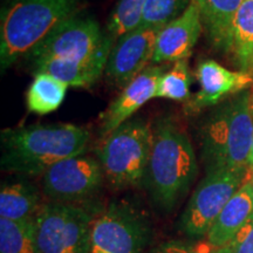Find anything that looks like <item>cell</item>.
Returning a JSON list of instances; mask_svg holds the SVG:
<instances>
[{"label": "cell", "instance_id": "7c38bea8", "mask_svg": "<svg viewBox=\"0 0 253 253\" xmlns=\"http://www.w3.org/2000/svg\"><path fill=\"white\" fill-rule=\"evenodd\" d=\"M196 79L199 88L186 104V110L189 113L216 106L230 95H237L248 90L253 82V77L250 72L230 71L211 59L202 60L198 63Z\"/></svg>", "mask_w": 253, "mask_h": 253}, {"label": "cell", "instance_id": "603a6c76", "mask_svg": "<svg viewBox=\"0 0 253 253\" xmlns=\"http://www.w3.org/2000/svg\"><path fill=\"white\" fill-rule=\"evenodd\" d=\"M147 0H119L107 21L108 36L118 40L141 24L142 9Z\"/></svg>", "mask_w": 253, "mask_h": 253}, {"label": "cell", "instance_id": "4fadbf2b", "mask_svg": "<svg viewBox=\"0 0 253 253\" xmlns=\"http://www.w3.org/2000/svg\"><path fill=\"white\" fill-rule=\"evenodd\" d=\"M203 31L201 12L195 0L178 18L161 28L153 62H177L188 60Z\"/></svg>", "mask_w": 253, "mask_h": 253}, {"label": "cell", "instance_id": "ffe728a7", "mask_svg": "<svg viewBox=\"0 0 253 253\" xmlns=\"http://www.w3.org/2000/svg\"><path fill=\"white\" fill-rule=\"evenodd\" d=\"M68 84L52 75L40 73L34 79L26 93V104L31 113L46 115L61 106L67 93Z\"/></svg>", "mask_w": 253, "mask_h": 253}, {"label": "cell", "instance_id": "2e32d148", "mask_svg": "<svg viewBox=\"0 0 253 253\" xmlns=\"http://www.w3.org/2000/svg\"><path fill=\"white\" fill-rule=\"evenodd\" d=\"M253 216V184L246 179L224 207L209 230L207 244L211 248L229 245Z\"/></svg>", "mask_w": 253, "mask_h": 253}, {"label": "cell", "instance_id": "cb8c5ba5", "mask_svg": "<svg viewBox=\"0 0 253 253\" xmlns=\"http://www.w3.org/2000/svg\"><path fill=\"white\" fill-rule=\"evenodd\" d=\"M191 0H147L142 9L140 26L162 28L178 18Z\"/></svg>", "mask_w": 253, "mask_h": 253}, {"label": "cell", "instance_id": "5b68a950", "mask_svg": "<svg viewBox=\"0 0 253 253\" xmlns=\"http://www.w3.org/2000/svg\"><path fill=\"white\" fill-rule=\"evenodd\" d=\"M153 138V128L142 119H130L102 137L96 156L112 188L123 190L143 185Z\"/></svg>", "mask_w": 253, "mask_h": 253}, {"label": "cell", "instance_id": "6da1fadb", "mask_svg": "<svg viewBox=\"0 0 253 253\" xmlns=\"http://www.w3.org/2000/svg\"><path fill=\"white\" fill-rule=\"evenodd\" d=\"M1 169L24 176H42L50 167L86 153L90 132L71 123L34 125L1 131Z\"/></svg>", "mask_w": 253, "mask_h": 253}, {"label": "cell", "instance_id": "9c48e42d", "mask_svg": "<svg viewBox=\"0 0 253 253\" xmlns=\"http://www.w3.org/2000/svg\"><path fill=\"white\" fill-rule=\"evenodd\" d=\"M115 40L103 34L96 20L75 14L55 27L28 54L31 62L48 59H88Z\"/></svg>", "mask_w": 253, "mask_h": 253}, {"label": "cell", "instance_id": "d6986e66", "mask_svg": "<svg viewBox=\"0 0 253 253\" xmlns=\"http://www.w3.org/2000/svg\"><path fill=\"white\" fill-rule=\"evenodd\" d=\"M227 53L243 72L253 68V0H244L237 11Z\"/></svg>", "mask_w": 253, "mask_h": 253}, {"label": "cell", "instance_id": "7402d4cb", "mask_svg": "<svg viewBox=\"0 0 253 253\" xmlns=\"http://www.w3.org/2000/svg\"><path fill=\"white\" fill-rule=\"evenodd\" d=\"M190 73L188 60L173 63L170 71L164 72L157 84L156 99H167L176 102H188L190 100Z\"/></svg>", "mask_w": 253, "mask_h": 253}, {"label": "cell", "instance_id": "f1b7e54d", "mask_svg": "<svg viewBox=\"0 0 253 253\" xmlns=\"http://www.w3.org/2000/svg\"><path fill=\"white\" fill-rule=\"evenodd\" d=\"M251 182H252V184H253V175H252V178H251Z\"/></svg>", "mask_w": 253, "mask_h": 253}, {"label": "cell", "instance_id": "44dd1931", "mask_svg": "<svg viewBox=\"0 0 253 253\" xmlns=\"http://www.w3.org/2000/svg\"><path fill=\"white\" fill-rule=\"evenodd\" d=\"M0 253H39L34 218L14 221L0 217Z\"/></svg>", "mask_w": 253, "mask_h": 253}, {"label": "cell", "instance_id": "484cf974", "mask_svg": "<svg viewBox=\"0 0 253 253\" xmlns=\"http://www.w3.org/2000/svg\"><path fill=\"white\" fill-rule=\"evenodd\" d=\"M231 244L232 253H253V216Z\"/></svg>", "mask_w": 253, "mask_h": 253}, {"label": "cell", "instance_id": "d4e9b609", "mask_svg": "<svg viewBox=\"0 0 253 253\" xmlns=\"http://www.w3.org/2000/svg\"><path fill=\"white\" fill-rule=\"evenodd\" d=\"M153 253H232V244L214 249L207 243L196 244L184 240H169L158 245Z\"/></svg>", "mask_w": 253, "mask_h": 253}, {"label": "cell", "instance_id": "ac0fdd59", "mask_svg": "<svg viewBox=\"0 0 253 253\" xmlns=\"http://www.w3.org/2000/svg\"><path fill=\"white\" fill-rule=\"evenodd\" d=\"M42 207L40 191L28 181H12L1 184L0 217L14 221L33 219Z\"/></svg>", "mask_w": 253, "mask_h": 253}, {"label": "cell", "instance_id": "83f0119b", "mask_svg": "<svg viewBox=\"0 0 253 253\" xmlns=\"http://www.w3.org/2000/svg\"><path fill=\"white\" fill-rule=\"evenodd\" d=\"M252 110H253V95H252Z\"/></svg>", "mask_w": 253, "mask_h": 253}, {"label": "cell", "instance_id": "8992f818", "mask_svg": "<svg viewBox=\"0 0 253 253\" xmlns=\"http://www.w3.org/2000/svg\"><path fill=\"white\" fill-rule=\"evenodd\" d=\"M99 211L80 203H43L34 217L39 253H88L91 225Z\"/></svg>", "mask_w": 253, "mask_h": 253}, {"label": "cell", "instance_id": "9a60e30c", "mask_svg": "<svg viewBox=\"0 0 253 253\" xmlns=\"http://www.w3.org/2000/svg\"><path fill=\"white\" fill-rule=\"evenodd\" d=\"M113 45L114 42L109 43L96 55L88 59H48L32 62L33 72L34 74L52 75L68 87H91L106 71Z\"/></svg>", "mask_w": 253, "mask_h": 253}, {"label": "cell", "instance_id": "3957f363", "mask_svg": "<svg viewBox=\"0 0 253 253\" xmlns=\"http://www.w3.org/2000/svg\"><path fill=\"white\" fill-rule=\"evenodd\" d=\"M252 142V95L244 90L213 109L202 126L201 154L205 171H249Z\"/></svg>", "mask_w": 253, "mask_h": 253}, {"label": "cell", "instance_id": "ba28073f", "mask_svg": "<svg viewBox=\"0 0 253 253\" xmlns=\"http://www.w3.org/2000/svg\"><path fill=\"white\" fill-rule=\"evenodd\" d=\"M246 173L230 170L208 172L183 211L179 219L182 232L195 240L207 237L227 202L246 181Z\"/></svg>", "mask_w": 253, "mask_h": 253}, {"label": "cell", "instance_id": "30bf717a", "mask_svg": "<svg viewBox=\"0 0 253 253\" xmlns=\"http://www.w3.org/2000/svg\"><path fill=\"white\" fill-rule=\"evenodd\" d=\"M103 179L99 160L82 154L50 167L42 175V191L50 202L82 203L99 191Z\"/></svg>", "mask_w": 253, "mask_h": 253}, {"label": "cell", "instance_id": "7a4b0ae2", "mask_svg": "<svg viewBox=\"0 0 253 253\" xmlns=\"http://www.w3.org/2000/svg\"><path fill=\"white\" fill-rule=\"evenodd\" d=\"M153 137L143 185L155 207L170 212L196 179L197 158L188 134L172 119L158 120L153 128Z\"/></svg>", "mask_w": 253, "mask_h": 253}, {"label": "cell", "instance_id": "52a82bcc", "mask_svg": "<svg viewBox=\"0 0 253 253\" xmlns=\"http://www.w3.org/2000/svg\"><path fill=\"white\" fill-rule=\"evenodd\" d=\"M151 239L147 213L125 199L114 201L95 217L88 253H145Z\"/></svg>", "mask_w": 253, "mask_h": 253}, {"label": "cell", "instance_id": "8fae6325", "mask_svg": "<svg viewBox=\"0 0 253 253\" xmlns=\"http://www.w3.org/2000/svg\"><path fill=\"white\" fill-rule=\"evenodd\" d=\"M161 28L138 26L114 42L106 66V77L113 84L125 88L153 62Z\"/></svg>", "mask_w": 253, "mask_h": 253}, {"label": "cell", "instance_id": "277c9868", "mask_svg": "<svg viewBox=\"0 0 253 253\" xmlns=\"http://www.w3.org/2000/svg\"><path fill=\"white\" fill-rule=\"evenodd\" d=\"M80 0H8L1 12L0 65L5 72L50 32L78 14Z\"/></svg>", "mask_w": 253, "mask_h": 253}, {"label": "cell", "instance_id": "4316f807", "mask_svg": "<svg viewBox=\"0 0 253 253\" xmlns=\"http://www.w3.org/2000/svg\"><path fill=\"white\" fill-rule=\"evenodd\" d=\"M249 169L253 170V142H252V148H251V151H250V156H249Z\"/></svg>", "mask_w": 253, "mask_h": 253}, {"label": "cell", "instance_id": "e0dca14e", "mask_svg": "<svg viewBox=\"0 0 253 253\" xmlns=\"http://www.w3.org/2000/svg\"><path fill=\"white\" fill-rule=\"evenodd\" d=\"M209 41L227 53L235 15L244 0H195Z\"/></svg>", "mask_w": 253, "mask_h": 253}, {"label": "cell", "instance_id": "5bb4252c", "mask_svg": "<svg viewBox=\"0 0 253 253\" xmlns=\"http://www.w3.org/2000/svg\"><path fill=\"white\" fill-rule=\"evenodd\" d=\"M163 73L164 68L161 66H149L123 88L121 94L103 113L101 125L102 137L129 121L142 106L156 97L157 84Z\"/></svg>", "mask_w": 253, "mask_h": 253}]
</instances>
